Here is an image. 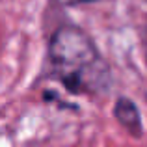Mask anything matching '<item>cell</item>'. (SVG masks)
Returning a JSON list of instances; mask_svg holds the SVG:
<instances>
[{
  "instance_id": "1",
  "label": "cell",
  "mask_w": 147,
  "mask_h": 147,
  "mask_svg": "<svg viewBox=\"0 0 147 147\" xmlns=\"http://www.w3.org/2000/svg\"><path fill=\"white\" fill-rule=\"evenodd\" d=\"M50 60L60 71L65 86L75 91L86 86V75H91L99 63L93 43L76 28H61L54 34L50 41Z\"/></svg>"
},
{
  "instance_id": "3",
  "label": "cell",
  "mask_w": 147,
  "mask_h": 147,
  "mask_svg": "<svg viewBox=\"0 0 147 147\" xmlns=\"http://www.w3.org/2000/svg\"><path fill=\"white\" fill-rule=\"evenodd\" d=\"M61 4H67V6H73V4H82V2H91V0H60Z\"/></svg>"
},
{
  "instance_id": "2",
  "label": "cell",
  "mask_w": 147,
  "mask_h": 147,
  "mask_svg": "<svg viewBox=\"0 0 147 147\" xmlns=\"http://www.w3.org/2000/svg\"><path fill=\"white\" fill-rule=\"evenodd\" d=\"M115 117L119 119V123L127 127L130 132H140V115L138 110L129 99H119L115 102Z\"/></svg>"
},
{
  "instance_id": "4",
  "label": "cell",
  "mask_w": 147,
  "mask_h": 147,
  "mask_svg": "<svg viewBox=\"0 0 147 147\" xmlns=\"http://www.w3.org/2000/svg\"><path fill=\"white\" fill-rule=\"evenodd\" d=\"M145 54H147V37H145Z\"/></svg>"
}]
</instances>
